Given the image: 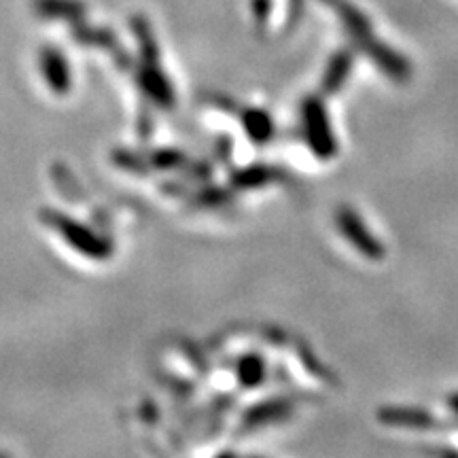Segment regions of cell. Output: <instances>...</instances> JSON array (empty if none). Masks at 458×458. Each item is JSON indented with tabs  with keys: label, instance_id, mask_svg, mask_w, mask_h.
Here are the masks:
<instances>
[{
	"label": "cell",
	"instance_id": "cell-1",
	"mask_svg": "<svg viewBox=\"0 0 458 458\" xmlns=\"http://www.w3.org/2000/svg\"><path fill=\"white\" fill-rule=\"evenodd\" d=\"M301 125H303V139L308 147L318 159H331L337 153V140L331 128L329 113L325 108V102L310 96L301 102Z\"/></svg>",
	"mask_w": 458,
	"mask_h": 458
},
{
	"label": "cell",
	"instance_id": "cell-4",
	"mask_svg": "<svg viewBox=\"0 0 458 458\" xmlns=\"http://www.w3.org/2000/svg\"><path fill=\"white\" fill-rule=\"evenodd\" d=\"M360 51H363V54L368 55L371 62H376V66L380 68V71L385 72L388 79H393V81L403 83L411 77L410 62L405 60V57L399 54V51L388 47L386 43L377 41V38H371V41L365 45V47Z\"/></svg>",
	"mask_w": 458,
	"mask_h": 458
},
{
	"label": "cell",
	"instance_id": "cell-3",
	"mask_svg": "<svg viewBox=\"0 0 458 458\" xmlns=\"http://www.w3.org/2000/svg\"><path fill=\"white\" fill-rule=\"evenodd\" d=\"M337 15V20L342 21L344 30H346L351 41L357 45L359 49H363L371 38H376L374 26L368 20V15L363 13L359 7H354L351 0H320Z\"/></svg>",
	"mask_w": 458,
	"mask_h": 458
},
{
	"label": "cell",
	"instance_id": "cell-5",
	"mask_svg": "<svg viewBox=\"0 0 458 458\" xmlns=\"http://www.w3.org/2000/svg\"><path fill=\"white\" fill-rule=\"evenodd\" d=\"M352 64H354L352 51L351 49H337L335 54L331 55L327 71H325L323 81H320V89H323V94H327V96L337 94V91L344 88V83L348 81V77H351Z\"/></svg>",
	"mask_w": 458,
	"mask_h": 458
},
{
	"label": "cell",
	"instance_id": "cell-6",
	"mask_svg": "<svg viewBox=\"0 0 458 458\" xmlns=\"http://www.w3.org/2000/svg\"><path fill=\"white\" fill-rule=\"evenodd\" d=\"M377 418L388 427H405V428H437L439 422L422 410L411 408H385L377 411Z\"/></svg>",
	"mask_w": 458,
	"mask_h": 458
},
{
	"label": "cell",
	"instance_id": "cell-7",
	"mask_svg": "<svg viewBox=\"0 0 458 458\" xmlns=\"http://www.w3.org/2000/svg\"><path fill=\"white\" fill-rule=\"evenodd\" d=\"M240 377H242L244 385H249V386L261 385L263 377H266V368H263V360L259 357L244 359L242 363H240Z\"/></svg>",
	"mask_w": 458,
	"mask_h": 458
},
{
	"label": "cell",
	"instance_id": "cell-2",
	"mask_svg": "<svg viewBox=\"0 0 458 458\" xmlns=\"http://www.w3.org/2000/svg\"><path fill=\"white\" fill-rule=\"evenodd\" d=\"M335 227L340 229L344 240L352 246L354 250H359L365 259L369 261H382L385 259V244L377 240L374 233L369 232L365 221L360 219L357 210H352L351 206H340L335 210Z\"/></svg>",
	"mask_w": 458,
	"mask_h": 458
},
{
	"label": "cell",
	"instance_id": "cell-8",
	"mask_svg": "<svg viewBox=\"0 0 458 458\" xmlns=\"http://www.w3.org/2000/svg\"><path fill=\"white\" fill-rule=\"evenodd\" d=\"M450 408H452V411H454V414L458 416V393H454L450 397Z\"/></svg>",
	"mask_w": 458,
	"mask_h": 458
}]
</instances>
